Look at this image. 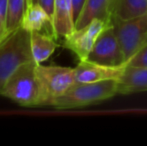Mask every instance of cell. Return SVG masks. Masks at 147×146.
<instances>
[{
	"mask_svg": "<svg viewBox=\"0 0 147 146\" xmlns=\"http://www.w3.org/2000/svg\"><path fill=\"white\" fill-rule=\"evenodd\" d=\"M110 2L111 0H86L81 13L75 21V29L83 27L97 18L110 22Z\"/></svg>",
	"mask_w": 147,
	"mask_h": 146,
	"instance_id": "5bb4252c",
	"label": "cell"
},
{
	"mask_svg": "<svg viewBox=\"0 0 147 146\" xmlns=\"http://www.w3.org/2000/svg\"><path fill=\"white\" fill-rule=\"evenodd\" d=\"M123 66H107L89 60H79L75 70V82L87 83L105 80H118L124 72Z\"/></svg>",
	"mask_w": 147,
	"mask_h": 146,
	"instance_id": "ba28073f",
	"label": "cell"
},
{
	"mask_svg": "<svg viewBox=\"0 0 147 146\" xmlns=\"http://www.w3.org/2000/svg\"><path fill=\"white\" fill-rule=\"evenodd\" d=\"M71 1H72V8H73L74 19H75V21H76L78 16L81 13L84 5H85L86 0H71Z\"/></svg>",
	"mask_w": 147,
	"mask_h": 146,
	"instance_id": "e0dca14e",
	"label": "cell"
},
{
	"mask_svg": "<svg viewBox=\"0 0 147 146\" xmlns=\"http://www.w3.org/2000/svg\"><path fill=\"white\" fill-rule=\"evenodd\" d=\"M55 37L43 32H30V48L32 57L38 64L46 61L57 48Z\"/></svg>",
	"mask_w": 147,
	"mask_h": 146,
	"instance_id": "4fadbf2b",
	"label": "cell"
},
{
	"mask_svg": "<svg viewBox=\"0 0 147 146\" xmlns=\"http://www.w3.org/2000/svg\"><path fill=\"white\" fill-rule=\"evenodd\" d=\"M27 7V0H8L6 25L8 32H13L20 27L22 17Z\"/></svg>",
	"mask_w": 147,
	"mask_h": 146,
	"instance_id": "9a60e30c",
	"label": "cell"
},
{
	"mask_svg": "<svg viewBox=\"0 0 147 146\" xmlns=\"http://www.w3.org/2000/svg\"><path fill=\"white\" fill-rule=\"evenodd\" d=\"M127 66L143 67L147 68V44L140 48L129 60L126 62Z\"/></svg>",
	"mask_w": 147,
	"mask_h": 146,
	"instance_id": "2e32d148",
	"label": "cell"
},
{
	"mask_svg": "<svg viewBox=\"0 0 147 146\" xmlns=\"http://www.w3.org/2000/svg\"><path fill=\"white\" fill-rule=\"evenodd\" d=\"M52 20L56 39L65 38L75 30V19L71 0H55Z\"/></svg>",
	"mask_w": 147,
	"mask_h": 146,
	"instance_id": "30bf717a",
	"label": "cell"
},
{
	"mask_svg": "<svg viewBox=\"0 0 147 146\" xmlns=\"http://www.w3.org/2000/svg\"><path fill=\"white\" fill-rule=\"evenodd\" d=\"M7 7H8V0H0V21L5 24H6V16H7Z\"/></svg>",
	"mask_w": 147,
	"mask_h": 146,
	"instance_id": "d6986e66",
	"label": "cell"
},
{
	"mask_svg": "<svg viewBox=\"0 0 147 146\" xmlns=\"http://www.w3.org/2000/svg\"><path fill=\"white\" fill-rule=\"evenodd\" d=\"M37 2L44 8V10L51 16V17H53L55 0H37Z\"/></svg>",
	"mask_w": 147,
	"mask_h": 146,
	"instance_id": "ac0fdd59",
	"label": "cell"
},
{
	"mask_svg": "<svg viewBox=\"0 0 147 146\" xmlns=\"http://www.w3.org/2000/svg\"><path fill=\"white\" fill-rule=\"evenodd\" d=\"M110 22L103 19H94L85 26L75 29L64 38V47L69 49L79 58L87 59L100 34L110 25Z\"/></svg>",
	"mask_w": 147,
	"mask_h": 146,
	"instance_id": "5b68a950",
	"label": "cell"
},
{
	"mask_svg": "<svg viewBox=\"0 0 147 146\" xmlns=\"http://www.w3.org/2000/svg\"><path fill=\"white\" fill-rule=\"evenodd\" d=\"M36 2H37V0H27V5L31 3H36Z\"/></svg>",
	"mask_w": 147,
	"mask_h": 146,
	"instance_id": "44dd1931",
	"label": "cell"
},
{
	"mask_svg": "<svg viewBox=\"0 0 147 146\" xmlns=\"http://www.w3.org/2000/svg\"><path fill=\"white\" fill-rule=\"evenodd\" d=\"M32 59L30 32L20 26L0 43V93L14 70Z\"/></svg>",
	"mask_w": 147,
	"mask_h": 146,
	"instance_id": "3957f363",
	"label": "cell"
},
{
	"mask_svg": "<svg viewBox=\"0 0 147 146\" xmlns=\"http://www.w3.org/2000/svg\"><path fill=\"white\" fill-rule=\"evenodd\" d=\"M111 25L126 62L147 44V14L128 20H112Z\"/></svg>",
	"mask_w": 147,
	"mask_h": 146,
	"instance_id": "277c9868",
	"label": "cell"
},
{
	"mask_svg": "<svg viewBox=\"0 0 147 146\" xmlns=\"http://www.w3.org/2000/svg\"><path fill=\"white\" fill-rule=\"evenodd\" d=\"M36 71L49 102L64 94L75 83V70L71 67L64 66H44L37 64Z\"/></svg>",
	"mask_w": 147,
	"mask_h": 146,
	"instance_id": "8992f818",
	"label": "cell"
},
{
	"mask_svg": "<svg viewBox=\"0 0 147 146\" xmlns=\"http://www.w3.org/2000/svg\"><path fill=\"white\" fill-rule=\"evenodd\" d=\"M147 91V68L125 66L118 79V94H133Z\"/></svg>",
	"mask_w": 147,
	"mask_h": 146,
	"instance_id": "8fae6325",
	"label": "cell"
},
{
	"mask_svg": "<svg viewBox=\"0 0 147 146\" xmlns=\"http://www.w3.org/2000/svg\"><path fill=\"white\" fill-rule=\"evenodd\" d=\"M10 34V32H8L7 26L5 23L0 21V43H2L6 39V37Z\"/></svg>",
	"mask_w": 147,
	"mask_h": 146,
	"instance_id": "ffe728a7",
	"label": "cell"
},
{
	"mask_svg": "<svg viewBox=\"0 0 147 146\" xmlns=\"http://www.w3.org/2000/svg\"><path fill=\"white\" fill-rule=\"evenodd\" d=\"M20 26L28 32H43L55 37L52 17L38 2L28 4Z\"/></svg>",
	"mask_w": 147,
	"mask_h": 146,
	"instance_id": "9c48e42d",
	"label": "cell"
},
{
	"mask_svg": "<svg viewBox=\"0 0 147 146\" xmlns=\"http://www.w3.org/2000/svg\"><path fill=\"white\" fill-rule=\"evenodd\" d=\"M87 60L107 66L126 65L125 57L111 24L98 37Z\"/></svg>",
	"mask_w": 147,
	"mask_h": 146,
	"instance_id": "52a82bcc",
	"label": "cell"
},
{
	"mask_svg": "<svg viewBox=\"0 0 147 146\" xmlns=\"http://www.w3.org/2000/svg\"><path fill=\"white\" fill-rule=\"evenodd\" d=\"M110 23L112 20H128L147 14V0H111Z\"/></svg>",
	"mask_w": 147,
	"mask_h": 146,
	"instance_id": "7c38bea8",
	"label": "cell"
},
{
	"mask_svg": "<svg viewBox=\"0 0 147 146\" xmlns=\"http://www.w3.org/2000/svg\"><path fill=\"white\" fill-rule=\"evenodd\" d=\"M37 64L34 59L20 64L8 78L0 95L26 107L47 106L49 98L37 74Z\"/></svg>",
	"mask_w": 147,
	"mask_h": 146,
	"instance_id": "6da1fadb",
	"label": "cell"
},
{
	"mask_svg": "<svg viewBox=\"0 0 147 146\" xmlns=\"http://www.w3.org/2000/svg\"><path fill=\"white\" fill-rule=\"evenodd\" d=\"M118 94V80L75 83L64 94L49 102L56 109H74L100 103Z\"/></svg>",
	"mask_w": 147,
	"mask_h": 146,
	"instance_id": "7a4b0ae2",
	"label": "cell"
}]
</instances>
